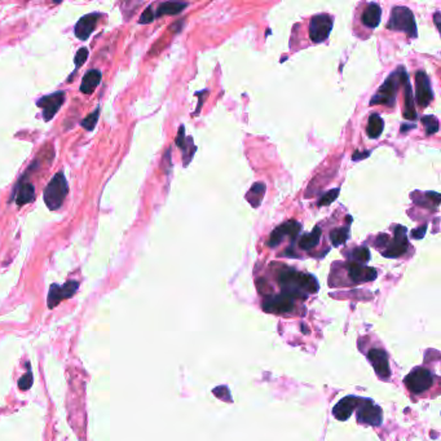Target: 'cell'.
Instances as JSON below:
<instances>
[{"label":"cell","mask_w":441,"mask_h":441,"mask_svg":"<svg viewBox=\"0 0 441 441\" xmlns=\"http://www.w3.org/2000/svg\"><path fill=\"white\" fill-rule=\"evenodd\" d=\"M188 7L186 3H179V2H166V3H162L161 6L157 9V13L155 17H161V16H174V14L180 13V12L185 9Z\"/></svg>","instance_id":"7402d4cb"},{"label":"cell","mask_w":441,"mask_h":441,"mask_svg":"<svg viewBox=\"0 0 441 441\" xmlns=\"http://www.w3.org/2000/svg\"><path fill=\"white\" fill-rule=\"evenodd\" d=\"M408 80V74L405 69L398 68L393 71L386 82L382 85V87L376 91L375 95L371 97L370 105H386V107H393L396 100V91L401 85H405Z\"/></svg>","instance_id":"7a4b0ae2"},{"label":"cell","mask_w":441,"mask_h":441,"mask_svg":"<svg viewBox=\"0 0 441 441\" xmlns=\"http://www.w3.org/2000/svg\"><path fill=\"white\" fill-rule=\"evenodd\" d=\"M321 228L320 226H314V229L308 235L303 236L299 241V247L302 250H310V248L316 247L320 242V238H321Z\"/></svg>","instance_id":"603a6c76"},{"label":"cell","mask_w":441,"mask_h":441,"mask_svg":"<svg viewBox=\"0 0 441 441\" xmlns=\"http://www.w3.org/2000/svg\"><path fill=\"white\" fill-rule=\"evenodd\" d=\"M175 141H176V145L180 149H183V152L186 149V146H188L185 142V128H184V125H181V127L179 128V134H177V137Z\"/></svg>","instance_id":"836d02e7"},{"label":"cell","mask_w":441,"mask_h":441,"mask_svg":"<svg viewBox=\"0 0 441 441\" xmlns=\"http://www.w3.org/2000/svg\"><path fill=\"white\" fill-rule=\"evenodd\" d=\"M433 378L435 376L431 374L427 369H417L413 373L409 374L405 379V384L408 390L414 395H422L426 391H428L433 386Z\"/></svg>","instance_id":"5b68a950"},{"label":"cell","mask_w":441,"mask_h":441,"mask_svg":"<svg viewBox=\"0 0 441 441\" xmlns=\"http://www.w3.org/2000/svg\"><path fill=\"white\" fill-rule=\"evenodd\" d=\"M68 192L69 186L65 175L61 171L57 172L44 189V202L49 210H58L62 206Z\"/></svg>","instance_id":"3957f363"},{"label":"cell","mask_w":441,"mask_h":441,"mask_svg":"<svg viewBox=\"0 0 441 441\" xmlns=\"http://www.w3.org/2000/svg\"><path fill=\"white\" fill-rule=\"evenodd\" d=\"M353 259L359 260V262H368L370 259V251L366 247H359L353 251Z\"/></svg>","instance_id":"4dcf8cb0"},{"label":"cell","mask_w":441,"mask_h":441,"mask_svg":"<svg viewBox=\"0 0 441 441\" xmlns=\"http://www.w3.org/2000/svg\"><path fill=\"white\" fill-rule=\"evenodd\" d=\"M368 359L370 360L376 374H378L381 378L386 379L391 375L388 359H387L386 353H384L383 351H381V349H371L368 353Z\"/></svg>","instance_id":"9a60e30c"},{"label":"cell","mask_w":441,"mask_h":441,"mask_svg":"<svg viewBox=\"0 0 441 441\" xmlns=\"http://www.w3.org/2000/svg\"><path fill=\"white\" fill-rule=\"evenodd\" d=\"M300 229H302V224L295 220H290L287 221V223L282 224V225H280L272 232L269 241H268V246L276 247V246H278L282 242L283 238L286 237V236H289V237L291 238H297V236L299 235Z\"/></svg>","instance_id":"8fae6325"},{"label":"cell","mask_w":441,"mask_h":441,"mask_svg":"<svg viewBox=\"0 0 441 441\" xmlns=\"http://www.w3.org/2000/svg\"><path fill=\"white\" fill-rule=\"evenodd\" d=\"M265 193V185L263 183H255L253 186H251L250 192L247 193V196H246V198H247V201L250 202L251 204H253L254 207H258L259 204L262 203L263 201V196H264Z\"/></svg>","instance_id":"d4e9b609"},{"label":"cell","mask_w":441,"mask_h":441,"mask_svg":"<svg viewBox=\"0 0 441 441\" xmlns=\"http://www.w3.org/2000/svg\"><path fill=\"white\" fill-rule=\"evenodd\" d=\"M438 16H440V13H438V12H436L435 13V25L436 26H438Z\"/></svg>","instance_id":"f35d334b"},{"label":"cell","mask_w":441,"mask_h":441,"mask_svg":"<svg viewBox=\"0 0 441 441\" xmlns=\"http://www.w3.org/2000/svg\"><path fill=\"white\" fill-rule=\"evenodd\" d=\"M101 82V73L98 70H92L87 71L86 75L83 76L82 85H80V92L85 93V95H91L93 91L97 88V86Z\"/></svg>","instance_id":"d6986e66"},{"label":"cell","mask_w":441,"mask_h":441,"mask_svg":"<svg viewBox=\"0 0 441 441\" xmlns=\"http://www.w3.org/2000/svg\"><path fill=\"white\" fill-rule=\"evenodd\" d=\"M98 117H100V109H96L95 112L91 113L88 117H86L80 124H82V127L86 128L87 131H93L98 122Z\"/></svg>","instance_id":"4316f807"},{"label":"cell","mask_w":441,"mask_h":441,"mask_svg":"<svg viewBox=\"0 0 441 441\" xmlns=\"http://www.w3.org/2000/svg\"><path fill=\"white\" fill-rule=\"evenodd\" d=\"M154 18H155V14H154V12H153V8L152 7H148V8L145 9L144 12H142L141 16H140L139 24H141V25L150 24V22H153V19Z\"/></svg>","instance_id":"1f68e13d"},{"label":"cell","mask_w":441,"mask_h":441,"mask_svg":"<svg viewBox=\"0 0 441 441\" xmlns=\"http://www.w3.org/2000/svg\"><path fill=\"white\" fill-rule=\"evenodd\" d=\"M384 128V122L376 113L371 114L368 120V127H366V134L370 139H378L382 135Z\"/></svg>","instance_id":"44dd1931"},{"label":"cell","mask_w":441,"mask_h":441,"mask_svg":"<svg viewBox=\"0 0 441 441\" xmlns=\"http://www.w3.org/2000/svg\"><path fill=\"white\" fill-rule=\"evenodd\" d=\"M382 18V9L378 4L371 3L369 4L368 8L364 11L361 16L362 24L368 26L370 29H375L379 24H381Z\"/></svg>","instance_id":"ac0fdd59"},{"label":"cell","mask_w":441,"mask_h":441,"mask_svg":"<svg viewBox=\"0 0 441 441\" xmlns=\"http://www.w3.org/2000/svg\"><path fill=\"white\" fill-rule=\"evenodd\" d=\"M339 193H341V189L339 188H335V189H331V191H329L327 193H325L324 196L321 197V199L319 201V206H325V204L332 203L335 199L338 198Z\"/></svg>","instance_id":"f546056e"},{"label":"cell","mask_w":441,"mask_h":441,"mask_svg":"<svg viewBox=\"0 0 441 441\" xmlns=\"http://www.w3.org/2000/svg\"><path fill=\"white\" fill-rule=\"evenodd\" d=\"M357 419L366 425L378 426L382 422L381 408L374 405L371 401H362V405L357 411Z\"/></svg>","instance_id":"4fadbf2b"},{"label":"cell","mask_w":441,"mask_h":441,"mask_svg":"<svg viewBox=\"0 0 441 441\" xmlns=\"http://www.w3.org/2000/svg\"><path fill=\"white\" fill-rule=\"evenodd\" d=\"M78 289H79V282H76V281H69L64 286L56 285V283L51 285L48 292V299H47L49 309L57 307L62 300L70 299V298L78 291Z\"/></svg>","instance_id":"52a82bcc"},{"label":"cell","mask_w":441,"mask_h":441,"mask_svg":"<svg viewBox=\"0 0 441 441\" xmlns=\"http://www.w3.org/2000/svg\"><path fill=\"white\" fill-rule=\"evenodd\" d=\"M426 232H427V225L419 226V228L411 230V237H413L414 240H422V238L425 237Z\"/></svg>","instance_id":"e575fe53"},{"label":"cell","mask_w":441,"mask_h":441,"mask_svg":"<svg viewBox=\"0 0 441 441\" xmlns=\"http://www.w3.org/2000/svg\"><path fill=\"white\" fill-rule=\"evenodd\" d=\"M415 83H417V101L418 105L422 108H427L428 103L432 101L433 93L431 88V83L425 71H417L415 74Z\"/></svg>","instance_id":"7c38bea8"},{"label":"cell","mask_w":441,"mask_h":441,"mask_svg":"<svg viewBox=\"0 0 441 441\" xmlns=\"http://www.w3.org/2000/svg\"><path fill=\"white\" fill-rule=\"evenodd\" d=\"M88 58V49L87 48H80L79 51L76 52L75 55V66L76 69L80 68L83 64L86 62V60Z\"/></svg>","instance_id":"d6a6232c"},{"label":"cell","mask_w":441,"mask_h":441,"mask_svg":"<svg viewBox=\"0 0 441 441\" xmlns=\"http://www.w3.org/2000/svg\"><path fill=\"white\" fill-rule=\"evenodd\" d=\"M408 233L405 226H396L395 238L388 243L387 250L383 251L384 258H398L408 251Z\"/></svg>","instance_id":"9c48e42d"},{"label":"cell","mask_w":441,"mask_h":441,"mask_svg":"<svg viewBox=\"0 0 441 441\" xmlns=\"http://www.w3.org/2000/svg\"><path fill=\"white\" fill-rule=\"evenodd\" d=\"M360 400L356 397H344L343 400L339 401L337 405H335L332 414L335 417L341 421H346L351 417V414L353 413V410L356 409V406H359Z\"/></svg>","instance_id":"e0dca14e"},{"label":"cell","mask_w":441,"mask_h":441,"mask_svg":"<svg viewBox=\"0 0 441 441\" xmlns=\"http://www.w3.org/2000/svg\"><path fill=\"white\" fill-rule=\"evenodd\" d=\"M34 199H35V188H34L33 184L24 181L21 185H18L16 194L17 206H25V204L33 202Z\"/></svg>","instance_id":"ffe728a7"},{"label":"cell","mask_w":441,"mask_h":441,"mask_svg":"<svg viewBox=\"0 0 441 441\" xmlns=\"http://www.w3.org/2000/svg\"><path fill=\"white\" fill-rule=\"evenodd\" d=\"M387 242H388V237H387L386 235H381L378 238H376L375 246L376 247H383Z\"/></svg>","instance_id":"74e56055"},{"label":"cell","mask_w":441,"mask_h":441,"mask_svg":"<svg viewBox=\"0 0 441 441\" xmlns=\"http://www.w3.org/2000/svg\"><path fill=\"white\" fill-rule=\"evenodd\" d=\"M404 117L406 119H415L417 118V113H415V108H414L413 102V91H411L410 83H405V109H404Z\"/></svg>","instance_id":"cb8c5ba5"},{"label":"cell","mask_w":441,"mask_h":441,"mask_svg":"<svg viewBox=\"0 0 441 441\" xmlns=\"http://www.w3.org/2000/svg\"><path fill=\"white\" fill-rule=\"evenodd\" d=\"M376 270L374 268L364 267L359 263H351L348 265V276L353 282H368L376 278Z\"/></svg>","instance_id":"2e32d148"},{"label":"cell","mask_w":441,"mask_h":441,"mask_svg":"<svg viewBox=\"0 0 441 441\" xmlns=\"http://www.w3.org/2000/svg\"><path fill=\"white\" fill-rule=\"evenodd\" d=\"M422 122L425 124L427 135H433L438 131V122L435 117H423Z\"/></svg>","instance_id":"f1b7e54d"},{"label":"cell","mask_w":441,"mask_h":441,"mask_svg":"<svg viewBox=\"0 0 441 441\" xmlns=\"http://www.w3.org/2000/svg\"><path fill=\"white\" fill-rule=\"evenodd\" d=\"M349 236V228L348 226H343V228L335 229L330 233V240L334 246H341L343 243H346V241L348 240Z\"/></svg>","instance_id":"484cf974"},{"label":"cell","mask_w":441,"mask_h":441,"mask_svg":"<svg viewBox=\"0 0 441 441\" xmlns=\"http://www.w3.org/2000/svg\"><path fill=\"white\" fill-rule=\"evenodd\" d=\"M387 28L390 30L403 31L411 38H415L418 35L415 18H414L413 12L408 7H395Z\"/></svg>","instance_id":"277c9868"},{"label":"cell","mask_w":441,"mask_h":441,"mask_svg":"<svg viewBox=\"0 0 441 441\" xmlns=\"http://www.w3.org/2000/svg\"><path fill=\"white\" fill-rule=\"evenodd\" d=\"M33 381H34L33 373H31L30 370V364L28 362V371H26V374H24V375L19 378L18 388L22 391H28L29 388L33 386Z\"/></svg>","instance_id":"83f0119b"},{"label":"cell","mask_w":441,"mask_h":441,"mask_svg":"<svg viewBox=\"0 0 441 441\" xmlns=\"http://www.w3.org/2000/svg\"><path fill=\"white\" fill-rule=\"evenodd\" d=\"M263 308L269 313L286 314L294 309V299L286 294L276 295V297L268 298L263 304Z\"/></svg>","instance_id":"30bf717a"},{"label":"cell","mask_w":441,"mask_h":441,"mask_svg":"<svg viewBox=\"0 0 441 441\" xmlns=\"http://www.w3.org/2000/svg\"><path fill=\"white\" fill-rule=\"evenodd\" d=\"M332 29V18L329 14H317L312 17L309 22V38L313 43H321Z\"/></svg>","instance_id":"8992f818"},{"label":"cell","mask_w":441,"mask_h":441,"mask_svg":"<svg viewBox=\"0 0 441 441\" xmlns=\"http://www.w3.org/2000/svg\"><path fill=\"white\" fill-rule=\"evenodd\" d=\"M101 17V14L98 13H90L86 14L85 17L76 22L75 29H74V33L75 36L80 40H87L91 36V34L95 31V28L97 26L98 18Z\"/></svg>","instance_id":"5bb4252c"},{"label":"cell","mask_w":441,"mask_h":441,"mask_svg":"<svg viewBox=\"0 0 441 441\" xmlns=\"http://www.w3.org/2000/svg\"><path fill=\"white\" fill-rule=\"evenodd\" d=\"M65 98H66V92H64V91H58V92L52 93V95L43 96L40 100H38V103H36V105L43 109V118L46 122H49L52 118L57 114V112L61 109V107H62Z\"/></svg>","instance_id":"ba28073f"},{"label":"cell","mask_w":441,"mask_h":441,"mask_svg":"<svg viewBox=\"0 0 441 441\" xmlns=\"http://www.w3.org/2000/svg\"><path fill=\"white\" fill-rule=\"evenodd\" d=\"M203 93H204V91H203V92H198V93H197V96H198V97H199V102H198V108H197V110H196V112H194V115L198 114L199 110H201L202 103H203V101L206 100V97H207V96H208V93H206V95H204V96H203Z\"/></svg>","instance_id":"d590c367"},{"label":"cell","mask_w":441,"mask_h":441,"mask_svg":"<svg viewBox=\"0 0 441 441\" xmlns=\"http://www.w3.org/2000/svg\"><path fill=\"white\" fill-rule=\"evenodd\" d=\"M282 294L295 298H304L307 294H314L319 290V283L313 276L308 273L298 272V270L286 268L278 276Z\"/></svg>","instance_id":"6da1fadb"},{"label":"cell","mask_w":441,"mask_h":441,"mask_svg":"<svg viewBox=\"0 0 441 441\" xmlns=\"http://www.w3.org/2000/svg\"><path fill=\"white\" fill-rule=\"evenodd\" d=\"M369 155H370V152H364V153L354 152L353 153V157H352V159H353V161H360V159L368 158Z\"/></svg>","instance_id":"8d00e7d4"}]
</instances>
